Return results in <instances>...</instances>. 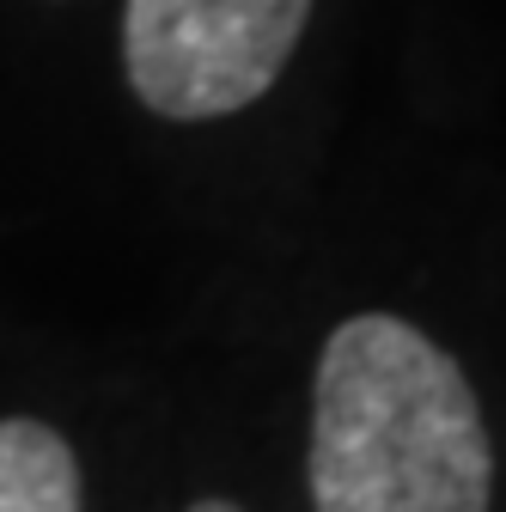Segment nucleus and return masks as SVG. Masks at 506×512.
I'll return each mask as SVG.
<instances>
[{"instance_id":"f257e3e1","label":"nucleus","mask_w":506,"mask_h":512,"mask_svg":"<svg viewBox=\"0 0 506 512\" xmlns=\"http://www.w3.org/2000/svg\"><path fill=\"white\" fill-rule=\"evenodd\" d=\"M318 512H488L494 439L464 366L397 311L342 317L311 378Z\"/></svg>"},{"instance_id":"f03ea898","label":"nucleus","mask_w":506,"mask_h":512,"mask_svg":"<svg viewBox=\"0 0 506 512\" xmlns=\"http://www.w3.org/2000/svg\"><path fill=\"white\" fill-rule=\"evenodd\" d=\"M311 0H129L122 68L165 122H220L250 110L293 61Z\"/></svg>"},{"instance_id":"7ed1b4c3","label":"nucleus","mask_w":506,"mask_h":512,"mask_svg":"<svg viewBox=\"0 0 506 512\" xmlns=\"http://www.w3.org/2000/svg\"><path fill=\"white\" fill-rule=\"evenodd\" d=\"M0 512H80V458L61 427L0 415Z\"/></svg>"},{"instance_id":"20e7f679","label":"nucleus","mask_w":506,"mask_h":512,"mask_svg":"<svg viewBox=\"0 0 506 512\" xmlns=\"http://www.w3.org/2000/svg\"><path fill=\"white\" fill-rule=\"evenodd\" d=\"M189 512H244V506H238V500H226V494H202Z\"/></svg>"}]
</instances>
